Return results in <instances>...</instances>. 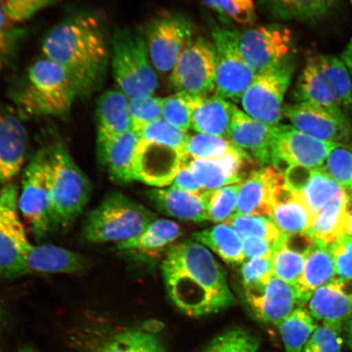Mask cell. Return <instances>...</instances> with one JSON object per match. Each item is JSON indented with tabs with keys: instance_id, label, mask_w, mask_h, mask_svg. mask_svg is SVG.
<instances>
[{
	"instance_id": "obj_1",
	"label": "cell",
	"mask_w": 352,
	"mask_h": 352,
	"mask_svg": "<svg viewBox=\"0 0 352 352\" xmlns=\"http://www.w3.org/2000/svg\"><path fill=\"white\" fill-rule=\"evenodd\" d=\"M42 50L69 74L78 98L87 99L107 80L111 58V36L98 13H74L59 22L46 35Z\"/></svg>"
},
{
	"instance_id": "obj_2",
	"label": "cell",
	"mask_w": 352,
	"mask_h": 352,
	"mask_svg": "<svg viewBox=\"0 0 352 352\" xmlns=\"http://www.w3.org/2000/svg\"><path fill=\"white\" fill-rule=\"evenodd\" d=\"M162 270L170 300L191 318L217 314L236 302L226 272L199 242L170 245Z\"/></svg>"
},
{
	"instance_id": "obj_3",
	"label": "cell",
	"mask_w": 352,
	"mask_h": 352,
	"mask_svg": "<svg viewBox=\"0 0 352 352\" xmlns=\"http://www.w3.org/2000/svg\"><path fill=\"white\" fill-rule=\"evenodd\" d=\"M78 91L63 68L44 58L28 69L12 100L21 116L65 118L72 110Z\"/></svg>"
},
{
	"instance_id": "obj_4",
	"label": "cell",
	"mask_w": 352,
	"mask_h": 352,
	"mask_svg": "<svg viewBox=\"0 0 352 352\" xmlns=\"http://www.w3.org/2000/svg\"><path fill=\"white\" fill-rule=\"evenodd\" d=\"M44 145L51 164L52 232L65 230L73 226L89 201L91 184L63 140L54 136Z\"/></svg>"
},
{
	"instance_id": "obj_5",
	"label": "cell",
	"mask_w": 352,
	"mask_h": 352,
	"mask_svg": "<svg viewBox=\"0 0 352 352\" xmlns=\"http://www.w3.org/2000/svg\"><path fill=\"white\" fill-rule=\"evenodd\" d=\"M156 214L118 192L104 197L88 214L82 237L88 243H122L142 234L155 221Z\"/></svg>"
},
{
	"instance_id": "obj_6",
	"label": "cell",
	"mask_w": 352,
	"mask_h": 352,
	"mask_svg": "<svg viewBox=\"0 0 352 352\" xmlns=\"http://www.w3.org/2000/svg\"><path fill=\"white\" fill-rule=\"evenodd\" d=\"M144 30L117 28L111 34L110 65L118 88L129 100L153 96L157 76Z\"/></svg>"
},
{
	"instance_id": "obj_7",
	"label": "cell",
	"mask_w": 352,
	"mask_h": 352,
	"mask_svg": "<svg viewBox=\"0 0 352 352\" xmlns=\"http://www.w3.org/2000/svg\"><path fill=\"white\" fill-rule=\"evenodd\" d=\"M19 208L36 241L52 232L51 164L45 145L39 148L22 175Z\"/></svg>"
},
{
	"instance_id": "obj_8",
	"label": "cell",
	"mask_w": 352,
	"mask_h": 352,
	"mask_svg": "<svg viewBox=\"0 0 352 352\" xmlns=\"http://www.w3.org/2000/svg\"><path fill=\"white\" fill-rule=\"evenodd\" d=\"M294 64L292 57L274 68L257 74L241 102L243 111L265 124L278 126L283 116L284 99L292 82Z\"/></svg>"
},
{
	"instance_id": "obj_9",
	"label": "cell",
	"mask_w": 352,
	"mask_h": 352,
	"mask_svg": "<svg viewBox=\"0 0 352 352\" xmlns=\"http://www.w3.org/2000/svg\"><path fill=\"white\" fill-rule=\"evenodd\" d=\"M211 34L217 54L215 94L239 103L256 74L242 56L239 33L214 25Z\"/></svg>"
},
{
	"instance_id": "obj_10",
	"label": "cell",
	"mask_w": 352,
	"mask_h": 352,
	"mask_svg": "<svg viewBox=\"0 0 352 352\" xmlns=\"http://www.w3.org/2000/svg\"><path fill=\"white\" fill-rule=\"evenodd\" d=\"M30 243L19 208V188L6 184L0 192V277L25 276L24 255Z\"/></svg>"
},
{
	"instance_id": "obj_11",
	"label": "cell",
	"mask_w": 352,
	"mask_h": 352,
	"mask_svg": "<svg viewBox=\"0 0 352 352\" xmlns=\"http://www.w3.org/2000/svg\"><path fill=\"white\" fill-rule=\"evenodd\" d=\"M217 54L212 42L204 37L192 38L179 55L170 76L177 92L208 96L215 90Z\"/></svg>"
},
{
	"instance_id": "obj_12",
	"label": "cell",
	"mask_w": 352,
	"mask_h": 352,
	"mask_svg": "<svg viewBox=\"0 0 352 352\" xmlns=\"http://www.w3.org/2000/svg\"><path fill=\"white\" fill-rule=\"evenodd\" d=\"M148 54L158 72H171L179 56L192 39L193 25L188 17L170 13L149 22L144 29Z\"/></svg>"
},
{
	"instance_id": "obj_13",
	"label": "cell",
	"mask_w": 352,
	"mask_h": 352,
	"mask_svg": "<svg viewBox=\"0 0 352 352\" xmlns=\"http://www.w3.org/2000/svg\"><path fill=\"white\" fill-rule=\"evenodd\" d=\"M240 47L246 63L257 74L292 57V34L280 25L258 26L240 34Z\"/></svg>"
},
{
	"instance_id": "obj_14",
	"label": "cell",
	"mask_w": 352,
	"mask_h": 352,
	"mask_svg": "<svg viewBox=\"0 0 352 352\" xmlns=\"http://www.w3.org/2000/svg\"><path fill=\"white\" fill-rule=\"evenodd\" d=\"M244 296L255 318L263 324L276 327L296 308L305 307L297 286L274 275L265 285L244 289Z\"/></svg>"
},
{
	"instance_id": "obj_15",
	"label": "cell",
	"mask_w": 352,
	"mask_h": 352,
	"mask_svg": "<svg viewBox=\"0 0 352 352\" xmlns=\"http://www.w3.org/2000/svg\"><path fill=\"white\" fill-rule=\"evenodd\" d=\"M283 116L294 129L322 142L345 144L352 138V125L346 116L314 104L284 105Z\"/></svg>"
},
{
	"instance_id": "obj_16",
	"label": "cell",
	"mask_w": 352,
	"mask_h": 352,
	"mask_svg": "<svg viewBox=\"0 0 352 352\" xmlns=\"http://www.w3.org/2000/svg\"><path fill=\"white\" fill-rule=\"evenodd\" d=\"M338 144H340L322 142L311 138L292 126L278 125L274 166L280 170L283 165L320 170L329 153Z\"/></svg>"
},
{
	"instance_id": "obj_17",
	"label": "cell",
	"mask_w": 352,
	"mask_h": 352,
	"mask_svg": "<svg viewBox=\"0 0 352 352\" xmlns=\"http://www.w3.org/2000/svg\"><path fill=\"white\" fill-rule=\"evenodd\" d=\"M277 126H272L235 107L228 140L262 166H274Z\"/></svg>"
},
{
	"instance_id": "obj_18",
	"label": "cell",
	"mask_w": 352,
	"mask_h": 352,
	"mask_svg": "<svg viewBox=\"0 0 352 352\" xmlns=\"http://www.w3.org/2000/svg\"><path fill=\"white\" fill-rule=\"evenodd\" d=\"M186 158L173 148L140 139L134 161L135 180L155 187L170 186Z\"/></svg>"
},
{
	"instance_id": "obj_19",
	"label": "cell",
	"mask_w": 352,
	"mask_h": 352,
	"mask_svg": "<svg viewBox=\"0 0 352 352\" xmlns=\"http://www.w3.org/2000/svg\"><path fill=\"white\" fill-rule=\"evenodd\" d=\"M129 100L120 89L109 90L96 104V151L100 164L118 136L132 129Z\"/></svg>"
},
{
	"instance_id": "obj_20",
	"label": "cell",
	"mask_w": 352,
	"mask_h": 352,
	"mask_svg": "<svg viewBox=\"0 0 352 352\" xmlns=\"http://www.w3.org/2000/svg\"><path fill=\"white\" fill-rule=\"evenodd\" d=\"M248 153L239 148L214 160H186L189 169L206 191L241 183L246 162H252Z\"/></svg>"
},
{
	"instance_id": "obj_21",
	"label": "cell",
	"mask_w": 352,
	"mask_h": 352,
	"mask_svg": "<svg viewBox=\"0 0 352 352\" xmlns=\"http://www.w3.org/2000/svg\"><path fill=\"white\" fill-rule=\"evenodd\" d=\"M284 178L283 171L274 166L253 171L241 184L236 214L270 218L274 188Z\"/></svg>"
},
{
	"instance_id": "obj_22",
	"label": "cell",
	"mask_w": 352,
	"mask_h": 352,
	"mask_svg": "<svg viewBox=\"0 0 352 352\" xmlns=\"http://www.w3.org/2000/svg\"><path fill=\"white\" fill-rule=\"evenodd\" d=\"M88 261L80 254L55 245L30 244L24 255L25 276L29 274H78Z\"/></svg>"
},
{
	"instance_id": "obj_23",
	"label": "cell",
	"mask_w": 352,
	"mask_h": 352,
	"mask_svg": "<svg viewBox=\"0 0 352 352\" xmlns=\"http://www.w3.org/2000/svg\"><path fill=\"white\" fill-rule=\"evenodd\" d=\"M306 307L316 320L345 325L352 318V281L337 277L316 289Z\"/></svg>"
},
{
	"instance_id": "obj_24",
	"label": "cell",
	"mask_w": 352,
	"mask_h": 352,
	"mask_svg": "<svg viewBox=\"0 0 352 352\" xmlns=\"http://www.w3.org/2000/svg\"><path fill=\"white\" fill-rule=\"evenodd\" d=\"M28 134L19 118L0 114V183L8 184L23 167Z\"/></svg>"
},
{
	"instance_id": "obj_25",
	"label": "cell",
	"mask_w": 352,
	"mask_h": 352,
	"mask_svg": "<svg viewBox=\"0 0 352 352\" xmlns=\"http://www.w3.org/2000/svg\"><path fill=\"white\" fill-rule=\"evenodd\" d=\"M274 209L270 219L283 234L306 232L314 217L305 202L285 182V179L276 184L272 195Z\"/></svg>"
},
{
	"instance_id": "obj_26",
	"label": "cell",
	"mask_w": 352,
	"mask_h": 352,
	"mask_svg": "<svg viewBox=\"0 0 352 352\" xmlns=\"http://www.w3.org/2000/svg\"><path fill=\"white\" fill-rule=\"evenodd\" d=\"M146 197L154 208L168 217L193 223L208 220L201 196L173 186L151 189L146 192Z\"/></svg>"
},
{
	"instance_id": "obj_27",
	"label": "cell",
	"mask_w": 352,
	"mask_h": 352,
	"mask_svg": "<svg viewBox=\"0 0 352 352\" xmlns=\"http://www.w3.org/2000/svg\"><path fill=\"white\" fill-rule=\"evenodd\" d=\"M236 105L217 94L197 96L192 116V129L197 133L228 138Z\"/></svg>"
},
{
	"instance_id": "obj_28",
	"label": "cell",
	"mask_w": 352,
	"mask_h": 352,
	"mask_svg": "<svg viewBox=\"0 0 352 352\" xmlns=\"http://www.w3.org/2000/svg\"><path fill=\"white\" fill-rule=\"evenodd\" d=\"M294 96L296 103L314 104L330 112L346 116L315 63L314 56L307 59L305 67L298 78Z\"/></svg>"
},
{
	"instance_id": "obj_29",
	"label": "cell",
	"mask_w": 352,
	"mask_h": 352,
	"mask_svg": "<svg viewBox=\"0 0 352 352\" xmlns=\"http://www.w3.org/2000/svg\"><path fill=\"white\" fill-rule=\"evenodd\" d=\"M337 278L330 246L315 242L308 250L305 267L296 286L305 307L312 294Z\"/></svg>"
},
{
	"instance_id": "obj_30",
	"label": "cell",
	"mask_w": 352,
	"mask_h": 352,
	"mask_svg": "<svg viewBox=\"0 0 352 352\" xmlns=\"http://www.w3.org/2000/svg\"><path fill=\"white\" fill-rule=\"evenodd\" d=\"M349 197V192L343 190L315 215L306 232L315 242L331 246L346 235Z\"/></svg>"
},
{
	"instance_id": "obj_31",
	"label": "cell",
	"mask_w": 352,
	"mask_h": 352,
	"mask_svg": "<svg viewBox=\"0 0 352 352\" xmlns=\"http://www.w3.org/2000/svg\"><path fill=\"white\" fill-rule=\"evenodd\" d=\"M140 138L133 130L118 136L109 148L102 162L113 182L129 184L135 180L134 161Z\"/></svg>"
},
{
	"instance_id": "obj_32",
	"label": "cell",
	"mask_w": 352,
	"mask_h": 352,
	"mask_svg": "<svg viewBox=\"0 0 352 352\" xmlns=\"http://www.w3.org/2000/svg\"><path fill=\"white\" fill-rule=\"evenodd\" d=\"M182 233V228L178 223L168 219H156L142 234L116 245V249L121 252H140L155 256L178 239Z\"/></svg>"
},
{
	"instance_id": "obj_33",
	"label": "cell",
	"mask_w": 352,
	"mask_h": 352,
	"mask_svg": "<svg viewBox=\"0 0 352 352\" xmlns=\"http://www.w3.org/2000/svg\"><path fill=\"white\" fill-rule=\"evenodd\" d=\"M192 237L213 250L224 262L240 264L245 261L243 239L228 223H219L209 230L192 233Z\"/></svg>"
},
{
	"instance_id": "obj_34",
	"label": "cell",
	"mask_w": 352,
	"mask_h": 352,
	"mask_svg": "<svg viewBox=\"0 0 352 352\" xmlns=\"http://www.w3.org/2000/svg\"><path fill=\"white\" fill-rule=\"evenodd\" d=\"M343 190L340 184L322 170L309 169L296 193L314 218Z\"/></svg>"
},
{
	"instance_id": "obj_35",
	"label": "cell",
	"mask_w": 352,
	"mask_h": 352,
	"mask_svg": "<svg viewBox=\"0 0 352 352\" xmlns=\"http://www.w3.org/2000/svg\"><path fill=\"white\" fill-rule=\"evenodd\" d=\"M94 352H166L151 333L138 329L118 330L104 338Z\"/></svg>"
},
{
	"instance_id": "obj_36",
	"label": "cell",
	"mask_w": 352,
	"mask_h": 352,
	"mask_svg": "<svg viewBox=\"0 0 352 352\" xmlns=\"http://www.w3.org/2000/svg\"><path fill=\"white\" fill-rule=\"evenodd\" d=\"M314 58L342 109L352 111V78L344 63L331 55L320 54Z\"/></svg>"
},
{
	"instance_id": "obj_37",
	"label": "cell",
	"mask_w": 352,
	"mask_h": 352,
	"mask_svg": "<svg viewBox=\"0 0 352 352\" xmlns=\"http://www.w3.org/2000/svg\"><path fill=\"white\" fill-rule=\"evenodd\" d=\"M338 0H259L274 14L283 19L314 21L324 16Z\"/></svg>"
},
{
	"instance_id": "obj_38",
	"label": "cell",
	"mask_w": 352,
	"mask_h": 352,
	"mask_svg": "<svg viewBox=\"0 0 352 352\" xmlns=\"http://www.w3.org/2000/svg\"><path fill=\"white\" fill-rule=\"evenodd\" d=\"M318 327L305 307L296 308L278 325L285 352H302Z\"/></svg>"
},
{
	"instance_id": "obj_39",
	"label": "cell",
	"mask_w": 352,
	"mask_h": 352,
	"mask_svg": "<svg viewBox=\"0 0 352 352\" xmlns=\"http://www.w3.org/2000/svg\"><path fill=\"white\" fill-rule=\"evenodd\" d=\"M281 236L272 254V274L285 283L296 285L305 267L307 254L285 245Z\"/></svg>"
},
{
	"instance_id": "obj_40",
	"label": "cell",
	"mask_w": 352,
	"mask_h": 352,
	"mask_svg": "<svg viewBox=\"0 0 352 352\" xmlns=\"http://www.w3.org/2000/svg\"><path fill=\"white\" fill-rule=\"evenodd\" d=\"M240 187L241 184H232L215 190L206 191L201 195L210 221L226 223L236 213Z\"/></svg>"
},
{
	"instance_id": "obj_41",
	"label": "cell",
	"mask_w": 352,
	"mask_h": 352,
	"mask_svg": "<svg viewBox=\"0 0 352 352\" xmlns=\"http://www.w3.org/2000/svg\"><path fill=\"white\" fill-rule=\"evenodd\" d=\"M138 134L140 139L173 148L187 157L186 151L189 138L187 131L176 129L164 118L148 123Z\"/></svg>"
},
{
	"instance_id": "obj_42",
	"label": "cell",
	"mask_w": 352,
	"mask_h": 352,
	"mask_svg": "<svg viewBox=\"0 0 352 352\" xmlns=\"http://www.w3.org/2000/svg\"><path fill=\"white\" fill-rule=\"evenodd\" d=\"M261 340L256 334L234 327L220 333L202 352H257Z\"/></svg>"
},
{
	"instance_id": "obj_43",
	"label": "cell",
	"mask_w": 352,
	"mask_h": 352,
	"mask_svg": "<svg viewBox=\"0 0 352 352\" xmlns=\"http://www.w3.org/2000/svg\"><path fill=\"white\" fill-rule=\"evenodd\" d=\"M226 223L234 228L242 239L258 237L276 244L283 236L272 220L266 217L235 214Z\"/></svg>"
},
{
	"instance_id": "obj_44",
	"label": "cell",
	"mask_w": 352,
	"mask_h": 352,
	"mask_svg": "<svg viewBox=\"0 0 352 352\" xmlns=\"http://www.w3.org/2000/svg\"><path fill=\"white\" fill-rule=\"evenodd\" d=\"M239 148L222 136L196 133L189 135L186 153L189 158L214 160Z\"/></svg>"
},
{
	"instance_id": "obj_45",
	"label": "cell",
	"mask_w": 352,
	"mask_h": 352,
	"mask_svg": "<svg viewBox=\"0 0 352 352\" xmlns=\"http://www.w3.org/2000/svg\"><path fill=\"white\" fill-rule=\"evenodd\" d=\"M352 195V148L338 144L329 153L320 169Z\"/></svg>"
},
{
	"instance_id": "obj_46",
	"label": "cell",
	"mask_w": 352,
	"mask_h": 352,
	"mask_svg": "<svg viewBox=\"0 0 352 352\" xmlns=\"http://www.w3.org/2000/svg\"><path fill=\"white\" fill-rule=\"evenodd\" d=\"M197 96L184 92L164 98L162 118L179 130L188 131L192 127V116Z\"/></svg>"
},
{
	"instance_id": "obj_47",
	"label": "cell",
	"mask_w": 352,
	"mask_h": 352,
	"mask_svg": "<svg viewBox=\"0 0 352 352\" xmlns=\"http://www.w3.org/2000/svg\"><path fill=\"white\" fill-rule=\"evenodd\" d=\"M26 30L8 19L0 6V72L16 58Z\"/></svg>"
},
{
	"instance_id": "obj_48",
	"label": "cell",
	"mask_w": 352,
	"mask_h": 352,
	"mask_svg": "<svg viewBox=\"0 0 352 352\" xmlns=\"http://www.w3.org/2000/svg\"><path fill=\"white\" fill-rule=\"evenodd\" d=\"M219 15L243 25H253L257 15L254 0H201Z\"/></svg>"
},
{
	"instance_id": "obj_49",
	"label": "cell",
	"mask_w": 352,
	"mask_h": 352,
	"mask_svg": "<svg viewBox=\"0 0 352 352\" xmlns=\"http://www.w3.org/2000/svg\"><path fill=\"white\" fill-rule=\"evenodd\" d=\"M344 324L323 322L315 330L302 352H342Z\"/></svg>"
},
{
	"instance_id": "obj_50",
	"label": "cell",
	"mask_w": 352,
	"mask_h": 352,
	"mask_svg": "<svg viewBox=\"0 0 352 352\" xmlns=\"http://www.w3.org/2000/svg\"><path fill=\"white\" fill-rule=\"evenodd\" d=\"M164 98L155 96H146L129 100V113L132 130L136 133L148 123L162 118Z\"/></svg>"
},
{
	"instance_id": "obj_51",
	"label": "cell",
	"mask_w": 352,
	"mask_h": 352,
	"mask_svg": "<svg viewBox=\"0 0 352 352\" xmlns=\"http://www.w3.org/2000/svg\"><path fill=\"white\" fill-rule=\"evenodd\" d=\"M60 0H0V6L8 19L15 23L32 19L38 12L54 6Z\"/></svg>"
},
{
	"instance_id": "obj_52",
	"label": "cell",
	"mask_w": 352,
	"mask_h": 352,
	"mask_svg": "<svg viewBox=\"0 0 352 352\" xmlns=\"http://www.w3.org/2000/svg\"><path fill=\"white\" fill-rule=\"evenodd\" d=\"M242 285L244 289L258 288L270 280L272 274V258L249 259L241 268Z\"/></svg>"
},
{
	"instance_id": "obj_53",
	"label": "cell",
	"mask_w": 352,
	"mask_h": 352,
	"mask_svg": "<svg viewBox=\"0 0 352 352\" xmlns=\"http://www.w3.org/2000/svg\"><path fill=\"white\" fill-rule=\"evenodd\" d=\"M338 278L352 281V236H343L330 246Z\"/></svg>"
},
{
	"instance_id": "obj_54",
	"label": "cell",
	"mask_w": 352,
	"mask_h": 352,
	"mask_svg": "<svg viewBox=\"0 0 352 352\" xmlns=\"http://www.w3.org/2000/svg\"><path fill=\"white\" fill-rule=\"evenodd\" d=\"M244 254L245 258H272L275 245L258 237H245Z\"/></svg>"
},
{
	"instance_id": "obj_55",
	"label": "cell",
	"mask_w": 352,
	"mask_h": 352,
	"mask_svg": "<svg viewBox=\"0 0 352 352\" xmlns=\"http://www.w3.org/2000/svg\"><path fill=\"white\" fill-rule=\"evenodd\" d=\"M186 160L184 162L182 167H180L177 175L175 176L173 186L182 189L184 191L192 192L193 195L201 196L206 190L197 183L195 175L192 173L191 170L189 169Z\"/></svg>"
},
{
	"instance_id": "obj_56",
	"label": "cell",
	"mask_w": 352,
	"mask_h": 352,
	"mask_svg": "<svg viewBox=\"0 0 352 352\" xmlns=\"http://www.w3.org/2000/svg\"><path fill=\"white\" fill-rule=\"evenodd\" d=\"M340 59L344 63L352 78V36L349 44H347L345 50L342 52Z\"/></svg>"
},
{
	"instance_id": "obj_57",
	"label": "cell",
	"mask_w": 352,
	"mask_h": 352,
	"mask_svg": "<svg viewBox=\"0 0 352 352\" xmlns=\"http://www.w3.org/2000/svg\"><path fill=\"white\" fill-rule=\"evenodd\" d=\"M346 235L352 236V197L351 195L349 206H347Z\"/></svg>"
},
{
	"instance_id": "obj_58",
	"label": "cell",
	"mask_w": 352,
	"mask_h": 352,
	"mask_svg": "<svg viewBox=\"0 0 352 352\" xmlns=\"http://www.w3.org/2000/svg\"><path fill=\"white\" fill-rule=\"evenodd\" d=\"M344 340L352 351V318L344 325Z\"/></svg>"
},
{
	"instance_id": "obj_59",
	"label": "cell",
	"mask_w": 352,
	"mask_h": 352,
	"mask_svg": "<svg viewBox=\"0 0 352 352\" xmlns=\"http://www.w3.org/2000/svg\"><path fill=\"white\" fill-rule=\"evenodd\" d=\"M15 352H38L36 349H34V347L30 346H23L19 347Z\"/></svg>"
},
{
	"instance_id": "obj_60",
	"label": "cell",
	"mask_w": 352,
	"mask_h": 352,
	"mask_svg": "<svg viewBox=\"0 0 352 352\" xmlns=\"http://www.w3.org/2000/svg\"><path fill=\"white\" fill-rule=\"evenodd\" d=\"M4 318V311L1 305H0V324L2 323V321Z\"/></svg>"
},
{
	"instance_id": "obj_61",
	"label": "cell",
	"mask_w": 352,
	"mask_h": 352,
	"mask_svg": "<svg viewBox=\"0 0 352 352\" xmlns=\"http://www.w3.org/2000/svg\"><path fill=\"white\" fill-rule=\"evenodd\" d=\"M350 3H351V6H352V0H350Z\"/></svg>"
},
{
	"instance_id": "obj_62",
	"label": "cell",
	"mask_w": 352,
	"mask_h": 352,
	"mask_svg": "<svg viewBox=\"0 0 352 352\" xmlns=\"http://www.w3.org/2000/svg\"><path fill=\"white\" fill-rule=\"evenodd\" d=\"M351 148H352V145H351Z\"/></svg>"
}]
</instances>
